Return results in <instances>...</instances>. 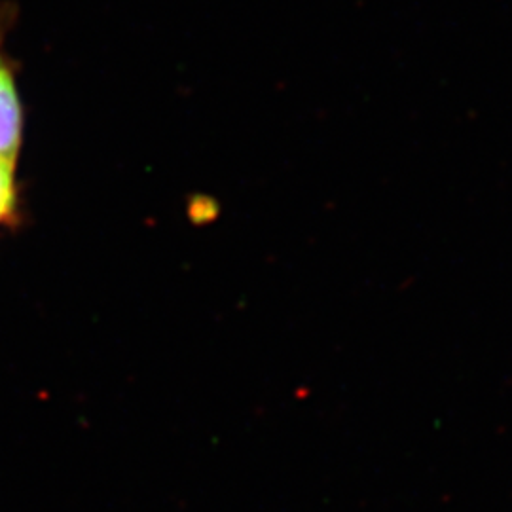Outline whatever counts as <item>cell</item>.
Here are the masks:
<instances>
[{
	"mask_svg": "<svg viewBox=\"0 0 512 512\" xmlns=\"http://www.w3.org/2000/svg\"><path fill=\"white\" fill-rule=\"evenodd\" d=\"M14 165V160L0 158V224L10 219V215L16 211Z\"/></svg>",
	"mask_w": 512,
	"mask_h": 512,
	"instance_id": "obj_2",
	"label": "cell"
},
{
	"mask_svg": "<svg viewBox=\"0 0 512 512\" xmlns=\"http://www.w3.org/2000/svg\"><path fill=\"white\" fill-rule=\"evenodd\" d=\"M21 105L16 82L0 55V158L14 160L21 145Z\"/></svg>",
	"mask_w": 512,
	"mask_h": 512,
	"instance_id": "obj_1",
	"label": "cell"
}]
</instances>
